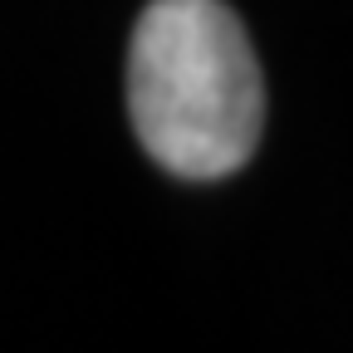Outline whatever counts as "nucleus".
Returning a JSON list of instances; mask_svg holds the SVG:
<instances>
[{
	"label": "nucleus",
	"instance_id": "1",
	"mask_svg": "<svg viewBox=\"0 0 353 353\" xmlns=\"http://www.w3.org/2000/svg\"><path fill=\"white\" fill-rule=\"evenodd\" d=\"M128 118L148 157L187 182H216L255 157L265 79L226 0H152L138 15Z\"/></svg>",
	"mask_w": 353,
	"mask_h": 353
}]
</instances>
